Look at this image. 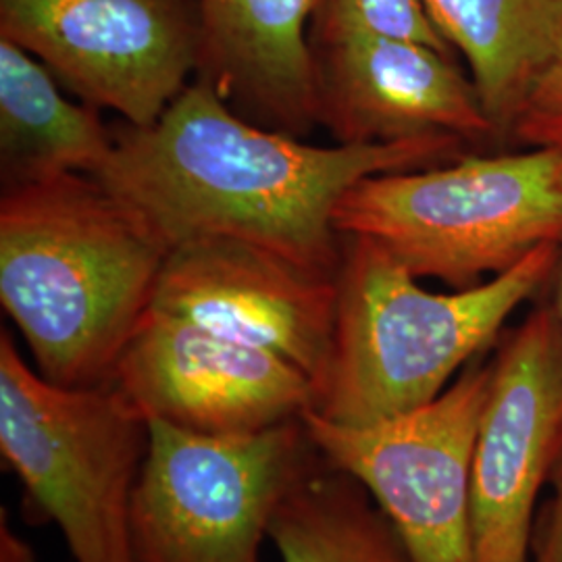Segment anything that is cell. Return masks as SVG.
I'll use <instances>...</instances> for the list:
<instances>
[{
    "label": "cell",
    "mask_w": 562,
    "mask_h": 562,
    "mask_svg": "<svg viewBox=\"0 0 562 562\" xmlns=\"http://www.w3.org/2000/svg\"><path fill=\"white\" fill-rule=\"evenodd\" d=\"M113 150L94 176L127 202L169 250L232 238L306 269L338 276L334 211L369 176L457 161V136L371 146H315L262 127L194 80L159 120L113 130Z\"/></svg>",
    "instance_id": "6da1fadb"
},
{
    "label": "cell",
    "mask_w": 562,
    "mask_h": 562,
    "mask_svg": "<svg viewBox=\"0 0 562 562\" xmlns=\"http://www.w3.org/2000/svg\"><path fill=\"white\" fill-rule=\"evenodd\" d=\"M169 246L99 178L0 196V302L42 378L109 385L150 308Z\"/></svg>",
    "instance_id": "7a4b0ae2"
},
{
    "label": "cell",
    "mask_w": 562,
    "mask_h": 562,
    "mask_svg": "<svg viewBox=\"0 0 562 562\" xmlns=\"http://www.w3.org/2000/svg\"><path fill=\"white\" fill-rule=\"evenodd\" d=\"M559 257L561 241H546L496 278L438 294L382 244L341 236L334 348L313 413L364 427L436 401L552 281Z\"/></svg>",
    "instance_id": "3957f363"
},
{
    "label": "cell",
    "mask_w": 562,
    "mask_h": 562,
    "mask_svg": "<svg viewBox=\"0 0 562 562\" xmlns=\"http://www.w3.org/2000/svg\"><path fill=\"white\" fill-rule=\"evenodd\" d=\"M334 225L382 244L419 280L467 290L562 241V150L464 155L369 176L341 196Z\"/></svg>",
    "instance_id": "277c9868"
},
{
    "label": "cell",
    "mask_w": 562,
    "mask_h": 562,
    "mask_svg": "<svg viewBox=\"0 0 562 562\" xmlns=\"http://www.w3.org/2000/svg\"><path fill=\"white\" fill-rule=\"evenodd\" d=\"M148 422L113 385L63 387L0 331V452L74 562H138L134 496Z\"/></svg>",
    "instance_id": "5b68a950"
},
{
    "label": "cell",
    "mask_w": 562,
    "mask_h": 562,
    "mask_svg": "<svg viewBox=\"0 0 562 562\" xmlns=\"http://www.w3.org/2000/svg\"><path fill=\"white\" fill-rule=\"evenodd\" d=\"M134 496L138 562H261L281 496L315 459L304 419L250 436L148 422Z\"/></svg>",
    "instance_id": "8992f818"
},
{
    "label": "cell",
    "mask_w": 562,
    "mask_h": 562,
    "mask_svg": "<svg viewBox=\"0 0 562 562\" xmlns=\"http://www.w3.org/2000/svg\"><path fill=\"white\" fill-rule=\"evenodd\" d=\"M490 380L482 355L436 401L401 417L348 427L304 415L319 452L371 492L413 562H477L471 462Z\"/></svg>",
    "instance_id": "52a82bcc"
},
{
    "label": "cell",
    "mask_w": 562,
    "mask_h": 562,
    "mask_svg": "<svg viewBox=\"0 0 562 562\" xmlns=\"http://www.w3.org/2000/svg\"><path fill=\"white\" fill-rule=\"evenodd\" d=\"M0 38L44 63L71 97L153 125L199 74L196 0H0Z\"/></svg>",
    "instance_id": "ba28073f"
},
{
    "label": "cell",
    "mask_w": 562,
    "mask_h": 562,
    "mask_svg": "<svg viewBox=\"0 0 562 562\" xmlns=\"http://www.w3.org/2000/svg\"><path fill=\"white\" fill-rule=\"evenodd\" d=\"M562 457V327L552 301L504 334L471 462L477 562H531L536 504Z\"/></svg>",
    "instance_id": "9c48e42d"
},
{
    "label": "cell",
    "mask_w": 562,
    "mask_h": 562,
    "mask_svg": "<svg viewBox=\"0 0 562 562\" xmlns=\"http://www.w3.org/2000/svg\"><path fill=\"white\" fill-rule=\"evenodd\" d=\"M109 385L146 422L202 436H250L301 422L317 396L296 364L155 306Z\"/></svg>",
    "instance_id": "30bf717a"
},
{
    "label": "cell",
    "mask_w": 562,
    "mask_h": 562,
    "mask_svg": "<svg viewBox=\"0 0 562 562\" xmlns=\"http://www.w3.org/2000/svg\"><path fill=\"white\" fill-rule=\"evenodd\" d=\"M336 278L248 241L202 238L169 250L150 306L278 355L317 394L334 348Z\"/></svg>",
    "instance_id": "8fae6325"
},
{
    "label": "cell",
    "mask_w": 562,
    "mask_h": 562,
    "mask_svg": "<svg viewBox=\"0 0 562 562\" xmlns=\"http://www.w3.org/2000/svg\"><path fill=\"white\" fill-rule=\"evenodd\" d=\"M317 123L336 144L371 146L457 136L469 146L501 140L469 71L423 42L311 36Z\"/></svg>",
    "instance_id": "7c38bea8"
},
{
    "label": "cell",
    "mask_w": 562,
    "mask_h": 562,
    "mask_svg": "<svg viewBox=\"0 0 562 562\" xmlns=\"http://www.w3.org/2000/svg\"><path fill=\"white\" fill-rule=\"evenodd\" d=\"M202 55L194 80L241 117L306 138L317 99L311 53L315 0H196Z\"/></svg>",
    "instance_id": "4fadbf2b"
},
{
    "label": "cell",
    "mask_w": 562,
    "mask_h": 562,
    "mask_svg": "<svg viewBox=\"0 0 562 562\" xmlns=\"http://www.w3.org/2000/svg\"><path fill=\"white\" fill-rule=\"evenodd\" d=\"M53 71L0 38V180L2 190L69 173L97 176L115 134L101 109L74 101Z\"/></svg>",
    "instance_id": "5bb4252c"
},
{
    "label": "cell",
    "mask_w": 562,
    "mask_h": 562,
    "mask_svg": "<svg viewBox=\"0 0 562 562\" xmlns=\"http://www.w3.org/2000/svg\"><path fill=\"white\" fill-rule=\"evenodd\" d=\"M443 41L467 63L501 140L562 41V0H425Z\"/></svg>",
    "instance_id": "9a60e30c"
},
{
    "label": "cell",
    "mask_w": 562,
    "mask_h": 562,
    "mask_svg": "<svg viewBox=\"0 0 562 562\" xmlns=\"http://www.w3.org/2000/svg\"><path fill=\"white\" fill-rule=\"evenodd\" d=\"M269 540L281 562H413L371 492L319 448L281 496Z\"/></svg>",
    "instance_id": "2e32d148"
},
{
    "label": "cell",
    "mask_w": 562,
    "mask_h": 562,
    "mask_svg": "<svg viewBox=\"0 0 562 562\" xmlns=\"http://www.w3.org/2000/svg\"><path fill=\"white\" fill-rule=\"evenodd\" d=\"M373 34L423 42L457 55L429 18L425 0H315L311 36Z\"/></svg>",
    "instance_id": "e0dca14e"
},
{
    "label": "cell",
    "mask_w": 562,
    "mask_h": 562,
    "mask_svg": "<svg viewBox=\"0 0 562 562\" xmlns=\"http://www.w3.org/2000/svg\"><path fill=\"white\" fill-rule=\"evenodd\" d=\"M506 140L562 150V41L522 99Z\"/></svg>",
    "instance_id": "ac0fdd59"
},
{
    "label": "cell",
    "mask_w": 562,
    "mask_h": 562,
    "mask_svg": "<svg viewBox=\"0 0 562 562\" xmlns=\"http://www.w3.org/2000/svg\"><path fill=\"white\" fill-rule=\"evenodd\" d=\"M550 487V501L533 529L531 562H562V457L552 473Z\"/></svg>",
    "instance_id": "d6986e66"
},
{
    "label": "cell",
    "mask_w": 562,
    "mask_h": 562,
    "mask_svg": "<svg viewBox=\"0 0 562 562\" xmlns=\"http://www.w3.org/2000/svg\"><path fill=\"white\" fill-rule=\"evenodd\" d=\"M0 562H36L34 550L7 521V513H0Z\"/></svg>",
    "instance_id": "ffe728a7"
},
{
    "label": "cell",
    "mask_w": 562,
    "mask_h": 562,
    "mask_svg": "<svg viewBox=\"0 0 562 562\" xmlns=\"http://www.w3.org/2000/svg\"><path fill=\"white\" fill-rule=\"evenodd\" d=\"M554 296H552V304H554V311H557V317L561 322L562 327V241H561V257H559V265H557V271H554Z\"/></svg>",
    "instance_id": "44dd1931"
}]
</instances>
